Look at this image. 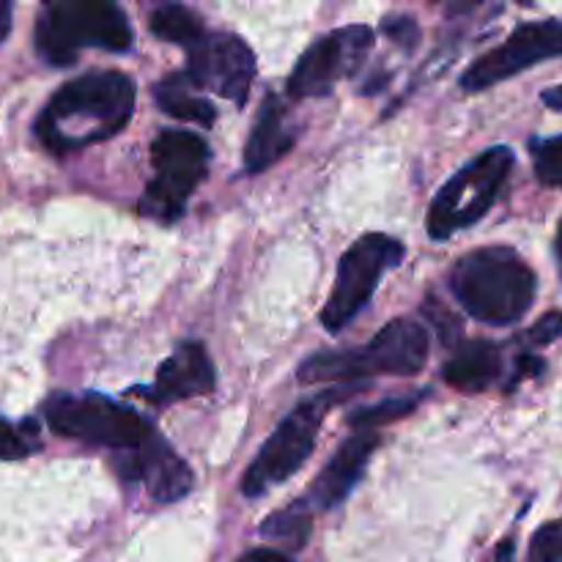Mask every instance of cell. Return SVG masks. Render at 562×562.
<instances>
[{
	"instance_id": "obj_14",
	"label": "cell",
	"mask_w": 562,
	"mask_h": 562,
	"mask_svg": "<svg viewBox=\"0 0 562 562\" xmlns=\"http://www.w3.org/2000/svg\"><path fill=\"white\" fill-rule=\"evenodd\" d=\"M379 448V434L376 431H355L344 445H340L338 453L333 456L327 467L322 470V475L313 483L311 494H307L305 503L311 508L318 510H333L344 503L351 494V488L357 486V481L366 472L368 461H371L373 450Z\"/></svg>"
},
{
	"instance_id": "obj_26",
	"label": "cell",
	"mask_w": 562,
	"mask_h": 562,
	"mask_svg": "<svg viewBox=\"0 0 562 562\" xmlns=\"http://www.w3.org/2000/svg\"><path fill=\"white\" fill-rule=\"evenodd\" d=\"M382 27L387 36H393L395 42L404 44V47L417 44V36H420V31H417V22L412 20V16H387Z\"/></svg>"
},
{
	"instance_id": "obj_4",
	"label": "cell",
	"mask_w": 562,
	"mask_h": 562,
	"mask_svg": "<svg viewBox=\"0 0 562 562\" xmlns=\"http://www.w3.org/2000/svg\"><path fill=\"white\" fill-rule=\"evenodd\" d=\"M130 20L108 0H58L44 5L36 22V49L49 66H71L82 47L126 53L132 49Z\"/></svg>"
},
{
	"instance_id": "obj_22",
	"label": "cell",
	"mask_w": 562,
	"mask_h": 562,
	"mask_svg": "<svg viewBox=\"0 0 562 562\" xmlns=\"http://www.w3.org/2000/svg\"><path fill=\"white\" fill-rule=\"evenodd\" d=\"M426 395V393H423ZM423 395H409V398H390L382 401L376 406H368V409H360L351 415V428L355 431H376V426L390 420H401V417L409 415L412 409H417Z\"/></svg>"
},
{
	"instance_id": "obj_25",
	"label": "cell",
	"mask_w": 562,
	"mask_h": 562,
	"mask_svg": "<svg viewBox=\"0 0 562 562\" xmlns=\"http://www.w3.org/2000/svg\"><path fill=\"white\" fill-rule=\"evenodd\" d=\"M560 335H562V313L552 311L547 313V316H543L530 333H527V338H530V344L536 346H547V344H554Z\"/></svg>"
},
{
	"instance_id": "obj_17",
	"label": "cell",
	"mask_w": 562,
	"mask_h": 562,
	"mask_svg": "<svg viewBox=\"0 0 562 562\" xmlns=\"http://www.w3.org/2000/svg\"><path fill=\"white\" fill-rule=\"evenodd\" d=\"M503 371V351L488 340H467L442 368V379L461 393H483Z\"/></svg>"
},
{
	"instance_id": "obj_23",
	"label": "cell",
	"mask_w": 562,
	"mask_h": 562,
	"mask_svg": "<svg viewBox=\"0 0 562 562\" xmlns=\"http://www.w3.org/2000/svg\"><path fill=\"white\" fill-rule=\"evenodd\" d=\"M532 165L541 184L562 190V135L532 143Z\"/></svg>"
},
{
	"instance_id": "obj_3",
	"label": "cell",
	"mask_w": 562,
	"mask_h": 562,
	"mask_svg": "<svg viewBox=\"0 0 562 562\" xmlns=\"http://www.w3.org/2000/svg\"><path fill=\"white\" fill-rule=\"evenodd\" d=\"M431 338L412 318L384 324L376 338L355 351H318L302 362L300 382H355L362 376H417L426 368Z\"/></svg>"
},
{
	"instance_id": "obj_27",
	"label": "cell",
	"mask_w": 562,
	"mask_h": 562,
	"mask_svg": "<svg viewBox=\"0 0 562 562\" xmlns=\"http://www.w3.org/2000/svg\"><path fill=\"white\" fill-rule=\"evenodd\" d=\"M239 562H294L285 552H278V549H252L247 552Z\"/></svg>"
},
{
	"instance_id": "obj_18",
	"label": "cell",
	"mask_w": 562,
	"mask_h": 562,
	"mask_svg": "<svg viewBox=\"0 0 562 562\" xmlns=\"http://www.w3.org/2000/svg\"><path fill=\"white\" fill-rule=\"evenodd\" d=\"M192 80L184 75H170L154 88V99H157L159 110L179 121H192L198 126H212L214 119H217V110L209 99L198 97L192 91Z\"/></svg>"
},
{
	"instance_id": "obj_12",
	"label": "cell",
	"mask_w": 562,
	"mask_h": 562,
	"mask_svg": "<svg viewBox=\"0 0 562 562\" xmlns=\"http://www.w3.org/2000/svg\"><path fill=\"white\" fill-rule=\"evenodd\" d=\"M187 77L195 88H209L231 102L245 104L256 77V55L250 44L234 33H206L187 49Z\"/></svg>"
},
{
	"instance_id": "obj_1",
	"label": "cell",
	"mask_w": 562,
	"mask_h": 562,
	"mask_svg": "<svg viewBox=\"0 0 562 562\" xmlns=\"http://www.w3.org/2000/svg\"><path fill=\"white\" fill-rule=\"evenodd\" d=\"M135 110V82L121 71H88L55 91L36 119L49 151L69 154L119 135Z\"/></svg>"
},
{
	"instance_id": "obj_24",
	"label": "cell",
	"mask_w": 562,
	"mask_h": 562,
	"mask_svg": "<svg viewBox=\"0 0 562 562\" xmlns=\"http://www.w3.org/2000/svg\"><path fill=\"white\" fill-rule=\"evenodd\" d=\"M527 562H562V519L549 521L536 532Z\"/></svg>"
},
{
	"instance_id": "obj_8",
	"label": "cell",
	"mask_w": 562,
	"mask_h": 562,
	"mask_svg": "<svg viewBox=\"0 0 562 562\" xmlns=\"http://www.w3.org/2000/svg\"><path fill=\"white\" fill-rule=\"evenodd\" d=\"M209 159L212 151L195 132H159L151 143L154 181L143 192L140 214L159 223H176L195 187L206 179Z\"/></svg>"
},
{
	"instance_id": "obj_5",
	"label": "cell",
	"mask_w": 562,
	"mask_h": 562,
	"mask_svg": "<svg viewBox=\"0 0 562 562\" xmlns=\"http://www.w3.org/2000/svg\"><path fill=\"white\" fill-rule=\"evenodd\" d=\"M510 170H514V151L508 146H494L467 162L434 195L426 220L428 236L442 241L481 223L497 203Z\"/></svg>"
},
{
	"instance_id": "obj_29",
	"label": "cell",
	"mask_w": 562,
	"mask_h": 562,
	"mask_svg": "<svg viewBox=\"0 0 562 562\" xmlns=\"http://www.w3.org/2000/svg\"><path fill=\"white\" fill-rule=\"evenodd\" d=\"M543 104L552 110H562V86H554L549 88V91H543Z\"/></svg>"
},
{
	"instance_id": "obj_9",
	"label": "cell",
	"mask_w": 562,
	"mask_h": 562,
	"mask_svg": "<svg viewBox=\"0 0 562 562\" xmlns=\"http://www.w3.org/2000/svg\"><path fill=\"white\" fill-rule=\"evenodd\" d=\"M406 250L398 239L387 234H366L344 252L338 263L333 294L327 296L322 311V324L329 333H340L346 324L355 322L362 307L376 294L390 269L404 261Z\"/></svg>"
},
{
	"instance_id": "obj_6",
	"label": "cell",
	"mask_w": 562,
	"mask_h": 562,
	"mask_svg": "<svg viewBox=\"0 0 562 562\" xmlns=\"http://www.w3.org/2000/svg\"><path fill=\"white\" fill-rule=\"evenodd\" d=\"M349 393L351 387L344 384V387H333L327 393H318L313 398L302 401L274 428V434L267 439L261 453L247 467L245 477H241V492H245V497H261L269 488L280 486L291 475H296L302 470V464L311 459L313 448H316L318 431H322V423L327 417V412L335 404H340Z\"/></svg>"
},
{
	"instance_id": "obj_7",
	"label": "cell",
	"mask_w": 562,
	"mask_h": 562,
	"mask_svg": "<svg viewBox=\"0 0 562 562\" xmlns=\"http://www.w3.org/2000/svg\"><path fill=\"white\" fill-rule=\"evenodd\" d=\"M44 417L55 434L93 448H110L115 453H132L151 431L135 409L99 393L53 395L44 404Z\"/></svg>"
},
{
	"instance_id": "obj_20",
	"label": "cell",
	"mask_w": 562,
	"mask_h": 562,
	"mask_svg": "<svg viewBox=\"0 0 562 562\" xmlns=\"http://www.w3.org/2000/svg\"><path fill=\"white\" fill-rule=\"evenodd\" d=\"M261 536L280 541L291 549H302L311 538V505L294 503L280 514H272L261 525Z\"/></svg>"
},
{
	"instance_id": "obj_21",
	"label": "cell",
	"mask_w": 562,
	"mask_h": 562,
	"mask_svg": "<svg viewBox=\"0 0 562 562\" xmlns=\"http://www.w3.org/2000/svg\"><path fill=\"white\" fill-rule=\"evenodd\" d=\"M38 450L42 442H38V423L33 417L16 426L0 417V461H22Z\"/></svg>"
},
{
	"instance_id": "obj_2",
	"label": "cell",
	"mask_w": 562,
	"mask_h": 562,
	"mask_svg": "<svg viewBox=\"0 0 562 562\" xmlns=\"http://www.w3.org/2000/svg\"><path fill=\"white\" fill-rule=\"evenodd\" d=\"M450 291L472 318L492 327H508L532 307L538 280L525 258L510 247H481L456 261Z\"/></svg>"
},
{
	"instance_id": "obj_10",
	"label": "cell",
	"mask_w": 562,
	"mask_h": 562,
	"mask_svg": "<svg viewBox=\"0 0 562 562\" xmlns=\"http://www.w3.org/2000/svg\"><path fill=\"white\" fill-rule=\"evenodd\" d=\"M373 47V31L368 25H346L327 33L305 49L289 77V97H327L340 80L355 75Z\"/></svg>"
},
{
	"instance_id": "obj_11",
	"label": "cell",
	"mask_w": 562,
	"mask_h": 562,
	"mask_svg": "<svg viewBox=\"0 0 562 562\" xmlns=\"http://www.w3.org/2000/svg\"><path fill=\"white\" fill-rule=\"evenodd\" d=\"M562 55V22L536 20L516 27L499 47L488 49L461 75V88L467 93L486 91L541 60H552Z\"/></svg>"
},
{
	"instance_id": "obj_30",
	"label": "cell",
	"mask_w": 562,
	"mask_h": 562,
	"mask_svg": "<svg viewBox=\"0 0 562 562\" xmlns=\"http://www.w3.org/2000/svg\"><path fill=\"white\" fill-rule=\"evenodd\" d=\"M514 552H516V543H514V541L499 543V549H497V562H514Z\"/></svg>"
},
{
	"instance_id": "obj_15",
	"label": "cell",
	"mask_w": 562,
	"mask_h": 562,
	"mask_svg": "<svg viewBox=\"0 0 562 562\" xmlns=\"http://www.w3.org/2000/svg\"><path fill=\"white\" fill-rule=\"evenodd\" d=\"M214 387H217V371H214V362L209 357L206 346L190 340V344H181L159 366L148 398H154L157 404H170V401L209 395Z\"/></svg>"
},
{
	"instance_id": "obj_28",
	"label": "cell",
	"mask_w": 562,
	"mask_h": 562,
	"mask_svg": "<svg viewBox=\"0 0 562 562\" xmlns=\"http://www.w3.org/2000/svg\"><path fill=\"white\" fill-rule=\"evenodd\" d=\"M11 11H14V5L0 0V42H3L11 31Z\"/></svg>"
},
{
	"instance_id": "obj_16",
	"label": "cell",
	"mask_w": 562,
	"mask_h": 562,
	"mask_svg": "<svg viewBox=\"0 0 562 562\" xmlns=\"http://www.w3.org/2000/svg\"><path fill=\"white\" fill-rule=\"evenodd\" d=\"M294 143L296 126L291 124L289 110L278 97H267L245 143V170L247 173H261V170L272 168L280 157L291 151Z\"/></svg>"
},
{
	"instance_id": "obj_19",
	"label": "cell",
	"mask_w": 562,
	"mask_h": 562,
	"mask_svg": "<svg viewBox=\"0 0 562 562\" xmlns=\"http://www.w3.org/2000/svg\"><path fill=\"white\" fill-rule=\"evenodd\" d=\"M148 27H151L154 36L162 38V42L181 44V47L187 49H190L192 44L201 42V38L209 33L206 27H203L201 16H198L192 9H187V5H179V3L159 5V9L151 14V20H148Z\"/></svg>"
},
{
	"instance_id": "obj_13",
	"label": "cell",
	"mask_w": 562,
	"mask_h": 562,
	"mask_svg": "<svg viewBox=\"0 0 562 562\" xmlns=\"http://www.w3.org/2000/svg\"><path fill=\"white\" fill-rule=\"evenodd\" d=\"M119 472L124 481H143L148 494L157 503H176V499L187 497L192 488V470L187 461L165 442L162 434L157 428L148 431L143 445L132 453H119Z\"/></svg>"
},
{
	"instance_id": "obj_31",
	"label": "cell",
	"mask_w": 562,
	"mask_h": 562,
	"mask_svg": "<svg viewBox=\"0 0 562 562\" xmlns=\"http://www.w3.org/2000/svg\"><path fill=\"white\" fill-rule=\"evenodd\" d=\"M558 256L562 258V223H560V228H558Z\"/></svg>"
}]
</instances>
